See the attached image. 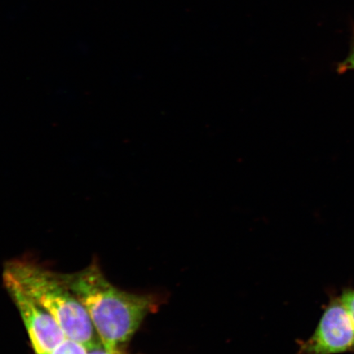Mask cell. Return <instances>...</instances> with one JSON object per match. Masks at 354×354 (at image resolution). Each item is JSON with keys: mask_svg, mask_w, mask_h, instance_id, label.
I'll use <instances>...</instances> for the list:
<instances>
[{"mask_svg": "<svg viewBox=\"0 0 354 354\" xmlns=\"http://www.w3.org/2000/svg\"><path fill=\"white\" fill-rule=\"evenodd\" d=\"M57 276L85 308L107 347L125 346L145 317L160 304L157 296L128 293L114 286L95 262L81 271Z\"/></svg>", "mask_w": 354, "mask_h": 354, "instance_id": "cell-1", "label": "cell"}, {"mask_svg": "<svg viewBox=\"0 0 354 354\" xmlns=\"http://www.w3.org/2000/svg\"><path fill=\"white\" fill-rule=\"evenodd\" d=\"M3 276L10 278L22 291L50 313L66 337L90 348L102 344L86 310L61 281L57 273L32 261L13 259L6 264Z\"/></svg>", "mask_w": 354, "mask_h": 354, "instance_id": "cell-2", "label": "cell"}, {"mask_svg": "<svg viewBox=\"0 0 354 354\" xmlns=\"http://www.w3.org/2000/svg\"><path fill=\"white\" fill-rule=\"evenodd\" d=\"M354 351V322L339 297L331 299L315 331L299 354H340Z\"/></svg>", "mask_w": 354, "mask_h": 354, "instance_id": "cell-3", "label": "cell"}, {"mask_svg": "<svg viewBox=\"0 0 354 354\" xmlns=\"http://www.w3.org/2000/svg\"><path fill=\"white\" fill-rule=\"evenodd\" d=\"M4 286L19 310L35 354H48L66 337L50 313L22 291L15 281L3 276Z\"/></svg>", "mask_w": 354, "mask_h": 354, "instance_id": "cell-4", "label": "cell"}, {"mask_svg": "<svg viewBox=\"0 0 354 354\" xmlns=\"http://www.w3.org/2000/svg\"><path fill=\"white\" fill-rule=\"evenodd\" d=\"M88 351L86 344L66 337L48 354H88Z\"/></svg>", "mask_w": 354, "mask_h": 354, "instance_id": "cell-5", "label": "cell"}, {"mask_svg": "<svg viewBox=\"0 0 354 354\" xmlns=\"http://www.w3.org/2000/svg\"><path fill=\"white\" fill-rule=\"evenodd\" d=\"M88 354H131L126 351L124 346L107 347L102 343L94 348H90Z\"/></svg>", "mask_w": 354, "mask_h": 354, "instance_id": "cell-6", "label": "cell"}, {"mask_svg": "<svg viewBox=\"0 0 354 354\" xmlns=\"http://www.w3.org/2000/svg\"><path fill=\"white\" fill-rule=\"evenodd\" d=\"M344 306L346 307L354 322V290L345 289L339 296Z\"/></svg>", "mask_w": 354, "mask_h": 354, "instance_id": "cell-7", "label": "cell"}, {"mask_svg": "<svg viewBox=\"0 0 354 354\" xmlns=\"http://www.w3.org/2000/svg\"><path fill=\"white\" fill-rule=\"evenodd\" d=\"M348 71H354V46L346 59L338 66V72L340 73H346Z\"/></svg>", "mask_w": 354, "mask_h": 354, "instance_id": "cell-8", "label": "cell"}]
</instances>
